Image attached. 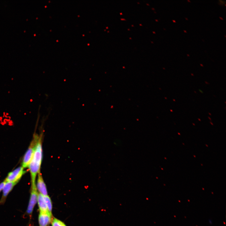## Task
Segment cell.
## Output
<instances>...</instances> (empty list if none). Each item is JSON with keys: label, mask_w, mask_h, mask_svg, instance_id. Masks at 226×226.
Wrapping results in <instances>:
<instances>
[{"label": "cell", "mask_w": 226, "mask_h": 226, "mask_svg": "<svg viewBox=\"0 0 226 226\" xmlns=\"http://www.w3.org/2000/svg\"><path fill=\"white\" fill-rule=\"evenodd\" d=\"M42 135L39 136L36 143L34 154L29 166L30 170L31 183H35V179L40 173V168L43 158Z\"/></svg>", "instance_id": "obj_1"}, {"label": "cell", "mask_w": 226, "mask_h": 226, "mask_svg": "<svg viewBox=\"0 0 226 226\" xmlns=\"http://www.w3.org/2000/svg\"><path fill=\"white\" fill-rule=\"evenodd\" d=\"M39 136L35 134L29 147L24 157L22 167L24 168L29 167L32 158L36 143L39 139Z\"/></svg>", "instance_id": "obj_2"}, {"label": "cell", "mask_w": 226, "mask_h": 226, "mask_svg": "<svg viewBox=\"0 0 226 226\" xmlns=\"http://www.w3.org/2000/svg\"><path fill=\"white\" fill-rule=\"evenodd\" d=\"M38 190L35 183H31L30 197L26 212L30 216H31L34 207L37 202L38 196Z\"/></svg>", "instance_id": "obj_3"}, {"label": "cell", "mask_w": 226, "mask_h": 226, "mask_svg": "<svg viewBox=\"0 0 226 226\" xmlns=\"http://www.w3.org/2000/svg\"><path fill=\"white\" fill-rule=\"evenodd\" d=\"M25 173L24 168L22 166L19 167L9 173L4 181L6 182L19 183Z\"/></svg>", "instance_id": "obj_4"}, {"label": "cell", "mask_w": 226, "mask_h": 226, "mask_svg": "<svg viewBox=\"0 0 226 226\" xmlns=\"http://www.w3.org/2000/svg\"><path fill=\"white\" fill-rule=\"evenodd\" d=\"M5 182V184L2 190L3 191L2 196L0 200V205L3 204L5 203L8 195L12 191L14 187L18 183L16 182Z\"/></svg>", "instance_id": "obj_5"}, {"label": "cell", "mask_w": 226, "mask_h": 226, "mask_svg": "<svg viewBox=\"0 0 226 226\" xmlns=\"http://www.w3.org/2000/svg\"><path fill=\"white\" fill-rule=\"evenodd\" d=\"M53 218L52 214L49 212H40L39 216V226H49Z\"/></svg>", "instance_id": "obj_6"}, {"label": "cell", "mask_w": 226, "mask_h": 226, "mask_svg": "<svg viewBox=\"0 0 226 226\" xmlns=\"http://www.w3.org/2000/svg\"><path fill=\"white\" fill-rule=\"evenodd\" d=\"M36 186L38 191L40 194L44 196L48 195L47 188L45 184L42 177L40 173L38 174V178Z\"/></svg>", "instance_id": "obj_7"}, {"label": "cell", "mask_w": 226, "mask_h": 226, "mask_svg": "<svg viewBox=\"0 0 226 226\" xmlns=\"http://www.w3.org/2000/svg\"><path fill=\"white\" fill-rule=\"evenodd\" d=\"M37 202L40 212L43 213L49 212L48 209L46 202H45V200L44 196L40 194H38Z\"/></svg>", "instance_id": "obj_8"}, {"label": "cell", "mask_w": 226, "mask_h": 226, "mask_svg": "<svg viewBox=\"0 0 226 226\" xmlns=\"http://www.w3.org/2000/svg\"><path fill=\"white\" fill-rule=\"evenodd\" d=\"M44 197L46 203L48 210L50 213L52 214V205L51 199L49 195L44 196Z\"/></svg>", "instance_id": "obj_9"}, {"label": "cell", "mask_w": 226, "mask_h": 226, "mask_svg": "<svg viewBox=\"0 0 226 226\" xmlns=\"http://www.w3.org/2000/svg\"><path fill=\"white\" fill-rule=\"evenodd\" d=\"M51 224V226H67L64 222L54 217L52 219Z\"/></svg>", "instance_id": "obj_10"}, {"label": "cell", "mask_w": 226, "mask_h": 226, "mask_svg": "<svg viewBox=\"0 0 226 226\" xmlns=\"http://www.w3.org/2000/svg\"><path fill=\"white\" fill-rule=\"evenodd\" d=\"M5 182L4 181L0 184V192L2 190L3 187L4 186Z\"/></svg>", "instance_id": "obj_11"}, {"label": "cell", "mask_w": 226, "mask_h": 226, "mask_svg": "<svg viewBox=\"0 0 226 226\" xmlns=\"http://www.w3.org/2000/svg\"><path fill=\"white\" fill-rule=\"evenodd\" d=\"M220 17V19H221V20H223V19H222V17Z\"/></svg>", "instance_id": "obj_12"}, {"label": "cell", "mask_w": 226, "mask_h": 226, "mask_svg": "<svg viewBox=\"0 0 226 226\" xmlns=\"http://www.w3.org/2000/svg\"><path fill=\"white\" fill-rule=\"evenodd\" d=\"M173 21L174 22H176V21L175 20H173Z\"/></svg>", "instance_id": "obj_13"}, {"label": "cell", "mask_w": 226, "mask_h": 226, "mask_svg": "<svg viewBox=\"0 0 226 226\" xmlns=\"http://www.w3.org/2000/svg\"><path fill=\"white\" fill-rule=\"evenodd\" d=\"M184 32H186V33H187V31H185V30H184Z\"/></svg>", "instance_id": "obj_14"}, {"label": "cell", "mask_w": 226, "mask_h": 226, "mask_svg": "<svg viewBox=\"0 0 226 226\" xmlns=\"http://www.w3.org/2000/svg\"><path fill=\"white\" fill-rule=\"evenodd\" d=\"M201 65L202 66H204L201 64Z\"/></svg>", "instance_id": "obj_15"}, {"label": "cell", "mask_w": 226, "mask_h": 226, "mask_svg": "<svg viewBox=\"0 0 226 226\" xmlns=\"http://www.w3.org/2000/svg\"><path fill=\"white\" fill-rule=\"evenodd\" d=\"M187 1L188 2H191L190 1H189V0H187Z\"/></svg>", "instance_id": "obj_16"}, {"label": "cell", "mask_w": 226, "mask_h": 226, "mask_svg": "<svg viewBox=\"0 0 226 226\" xmlns=\"http://www.w3.org/2000/svg\"><path fill=\"white\" fill-rule=\"evenodd\" d=\"M185 19H186V20H188V19H187V18H185Z\"/></svg>", "instance_id": "obj_17"}, {"label": "cell", "mask_w": 226, "mask_h": 226, "mask_svg": "<svg viewBox=\"0 0 226 226\" xmlns=\"http://www.w3.org/2000/svg\"><path fill=\"white\" fill-rule=\"evenodd\" d=\"M187 56H189V55H187Z\"/></svg>", "instance_id": "obj_18"}]
</instances>
